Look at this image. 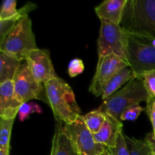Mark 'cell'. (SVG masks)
Instances as JSON below:
<instances>
[{
    "label": "cell",
    "mask_w": 155,
    "mask_h": 155,
    "mask_svg": "<svg viewBox=\"0 0 155 155\" xmlns=\"http://www.w3.org/2000/svg\"><path fill=\"white\" fill-rule=\"evenodd\" d=\"M127 2V0H106L95 7V13L100 21L120 24Z\"/></svg>",
    "instance_id": "cell-14"
},
{
    "label": "cell",
    "mask_w": 155,
    "mask_h": 155,
    "mask_svg": "<svg viewBox=\"0 0 155 155\" xmlns=\"http://www.w3.org/2000/svg\"><path fill=\"white\" fill-rule=\"evenodd\" d=\"M120 26L129 35L155 39V0H127Z\"/></svg>",
    "instance_id": "cell-1"
},
{
    "label": "cell",
    "mask_w": 155,
    "mask_h": 155,
    "mask_svg": "<svg viewBox=\"0 0 155 155\" xmlns=\"http://www.w3.org/2000/svg\"><path fill=\"white\" fill-rule=\"evenodd\" d=\"M149 94L146 90L142 77H134L109 98L103 101L98 110L111 115L120 120L124 110L142 101H147Z\"/></svg>",
    "instance_id": "cell-3"
},
{
    "label": "cell",
    "mask_w": 155,
    "mask_h": 155,
    "mask_svg": "<svg viewBox=\"0 0 155 155\" xmlns=\"http://www.w3.org/2000/svg\"><path fill=\"white\" fill-rule=\"evenodd\" d=\"M10 149H5V148H0V155H9Z\"/></svg>",
    "instance_id": "cell-29"
},
{
    "label": "cell",
    "mask_w": 155,
    "mask_h": 155,
    "mask_svg": "<svg viewBox=\"0 0 155 155\" xmlns=\"http://www.w3.org/2000/svg\"><path fill=\"white\" fill-rule=\"evenodd\" d=\"M129 67L127 61L114 54L98 57L96 71L89 91L95 97L102 95L103 89L107 83L124 68Z\"/></svg>",
    "instance_id": "cell-7"
},
{
    "label": "cell",
    "mask_w": 155,
    "mask_h": 155,
    "mask_svg": "<svg viewBox=\"0 0 155 155\" xmlns=\"http://www.w3.org/2000/svg\"><path fill=\"white\" fill-rule=\"evenodd\" d=\"M145 111L148 114V118L151 123L153 127V133L155 134V98L149 96L148 101H146Z\"/></svg>",
    "instance_id": "cell-26"
},
{
    "label": "cell",
    "mask_w": 155,
    "mask_h": 155,
    "mask_svg": "<svg viewBox=\"0 0 155 155\" xmlns=\"http://www.w3.org/2000/svg\"><path fill=\"white\" fill-rule=\"evenodd\" d=\"M127 61L135 77L155 71V47L150 41L128 34Z\"/></svg>",
    "instance_id": "cell-5"
},
{
    "label": "cell",
    "mask_w": 155,
    "mask_h": 155,
    "mask_svg": "<svg viewBox=\"0 0 155 155\" xmlns=\"http://www.w3.org/2000/svg\"><path fill=\"white\" fill-rule=\"evenodd\" d=\"M25 61L28 64L35 80L45 85L50 80L58 78L51 62L49 51L37 48L30 51Z\"/></svg>",
    "instance_id": "cell-10"
},
{
    "label": "cell",
    "mask_w": 155,
    "mask_h": 155,
    "mask_svg": "<svg viewBox=\"0 0 155 155\" xmlns=\"http://www.w3.org/2000/svg\"><path fill=\"white\" fill-rule=\"evenodd\" d=\"M145 139L149 145L152 154L155 155V134L154 133H149L145 136Z\"/></svg>",
    "instance_id": "cell-28"
},
{
    "label": "cell",
    "mask_w": 155,
    "mask_h": 155,
    "mask_svg": "<svg viewBox=\"0 0 155 155\" xmlns=\"http://www.w3.org/2000/svg\"><path fill=\"white\" fill-rule=\"evenodd\" d=\"M128 33L120 24L107 21H101L97 47L98 57L114 54L127 61Z\"/></svg>",
    "instance_id": "cell-6"
},
{
    "label": "cell",
    "mask_w": 155,
    "mask_h": 155,
    "mask_svg": "<svg viewBox=\"0 0 155 155\" xmlns=\"http://www.w3.org/2000/svg\"><path fill=\"white\" fill-rule=\"evenodd\" d=\"M141 77L143 79L145 87L150 96L155 98V71L146 73Z\"/></svg>",
    "instance_id": "cell-25"
},
{
    "label": "cell",
    "mask_w": 155,
    "mask_h": 155,
    "mask_svg": "<svg viewBox=\"0 0 155 155\" xmlns=\"http://www.w3.org/2000/svg\"><path fill=\"white\" fill-rule=\"evenodd\" d=\"M64 130L75 144L80 155H101L105 151V146L95 141L93 134L83 120V115L74 122L64 124Z\"/></svg>",
    "instance_id": "cell-8"
},
{
    "label": "cell",
    "mask_w": 155,
    "mask_h": 155,
    "mask_svg": "<svg viewBox=\"0 0 155 155\" xmlns=\"http://www.w3.org/2000/svg\"><path fill=\"white\" fill-rule=\"evenodd\" d=\"M36 5L33 2H27L20 9H17L16 0H4L2 3L0 12V21L15 20L19 21L22 17L28 15V13L36 8Z\"/></svg>",
    "instance_id": "cell-15"
},
{
    "label": "cell",
    "mask_w": 155,
    "mask_h": 155,
    "mask_svg": "<svg viewBox=\"0 0 155 155\" xmlns=\"http://www.w3.org/2000/svg\"><path fill=\"white\" fill-rule=\"evenodd\" d=\"M83 119L86 127L94 135L101 130L106 120V114L96 109L83 115Z\"/></svg>",
    "instance_id": "cell-18"
},
{
    "label": "cell",
    "mask_w": 155,
    "mask_h": 155,
    "mask_svg": "<svg viewBox=\"0 0 155 155\" xmlns=\"http://www.w3.org/2000/svg\"><path fill=\"white\" fill-rule=\"evenodd\" d=\"M130 155H152L151 148L145 139H136L124 134Z\"/></svg>",
    "instance_id": "cell-19"
},
{
    "label": "cell",
    "mask_w": 155,
    "mask_h": 155,
    "mask_svg": "<svg viewBox=\"0 0 155 155\" xmlns=\"http://www.w3.org/2000/svg\"><path fill=\"white\" fill-rule=\"evenodd\" d=\"M134 77H136L134 73L130 67H127L121 70L104 86L101 96L102 101L106 100L114 92L120 89L123 85L127 83Z\"/></svg>",
    "instance_id": "cell-16"
},
{
    "label": "cell",
    "mask_w": 155,
    "mask_h": 155,
    "mask_svg": "<svg viewBox=\"0 0 155 155\" xmlns=\"http://www.w3.org/2000/svg\"><path fill=\"white\" fill-rule=\"evenodd\" d=\"M106 114V120L101 127V130L93 135L94 139L97 143L105 146L106 148H112L116 145L119 133L123 131L122 121L116 119L111 115Z\"/></svg>",
    "instance_id": "cell-12"
},
{
    "label": "cell",
    "mask_w": 155,
    "mask_h": 155,
    "mask_svg": "<svg viewBox=\"0 0 155 155\" xmlns=\"http://www.w3.org/2000/svg\"><path fill=\"white\" fill-rule=\"evenodd\" d=\"M21 64V61L0 52V84L8 80H13Z\"/></svg>",
    "instance_id": "cell-17"
},
{
    "label": "cell",
    "mask_w": 155,
    "mask_h": 155,
    "mask_svg": "<svg viewBox=\"0 0 155 155\" xmlns=\"http://www.w3.org/2000/svg\"><path fill=\"white\" fill-rule=\"evenodd\" d=\"M37 48L32 21L28 15L17 21L13 28L0 41V52L21 61H25L30 51Z\"/></svg>",
    "instance_id": "cell-4"
},
{
    "label": "cell",
    "mask_w": 155,
    "mask_h": 155,
    "mask_svg": "<svg viewBox=\"0 0 155 155\" xmlns=\"http://www.w3.org/2000/svg\"><path fill=\"white\" fill-rule=\"evenodd\" d=\"M17 21H15V20L0 21V41L13 28V27L15 25Z\"/></svg>",
    "instance_id": "cell-27"
},
{
    "label": "cell",
    "mask_w": 155,
    "mask_h": 155,
    "mask_svg": "<svg viewBox=\"0 0 155 155\" xmlns=\"http://www.w3.org/2000/svg\"><path fill=\"white\" fill-rule=\"evenodd\" d=\"M152 155H154V154H152Z\"/></svg>",
    "instance_id": "cell-32"
},
{
    "label": "cell",
    "mask_w": 155,
    "mask_h": 155,
    "mask_svg": "<svg viewBox=\"0 0 155 155\" xmlns=\"http://www.w3.org/2000/svg\"><path fill=\"white\" fill-rule=\"evenodd\" d=\"M150 42H151V45H152L153 46L155 47V39H153V40L150 41Z\"/></svg>",
    "instance_id": "cell-31"
},
{
    "label": "cell",
    "mask_w": 155,
    "mask_h": 155,
    "mask_svg": "<svg viewBox=\"0 0 155 155\" xmlns=\"http://www.w3.org/2000/svg\"><path fill=\"white\" fill-rule=\"evenodd\" d=\"M101 155H110V153H109L107 148H105V151H104V152L103 153V154H101Z\"/></svg>",
    "instance_id": "cell-30"
},
{
    "label": "cell",
    "mask_w": 155,
    "mask_h": 155,
    "mask_svg": "<svg viewBox=\"0 0 155 155\" xmlns=\"http://www.w3.org/2000/svg\"><path fill=\"white\" fill-rule=\"evenodd\" d=\"M22 103L15 92L13 80H8L0 84V118L15 119Z\"/></svg>",
    "instance_id": "cell-11"
},
{
    "label": "cell",
    "mask_w": 155,
    "mask_h": 155,
    "mask_svg": "<svg viewBox=\"0 0 155 155\" xmlns=\"http://www.w3.org/2000/svg\"><path fill=\"white\" fill-rule=\"evenodd\" d=\"M85 65L80 58H74L69 62L68 68V74L71 77H75L84 71Z\"/></svg>",
    "instance_id": "cell-24"
},
{
    "label": "cell",
    "mask_w": 155,
    "mask_h": 155,
    "mask_svg": "<svg viewBox=\"0 0 155 155\" xmlns=\"http://www.w3.org/2000/svg\"><path fill=\"white\" fill-rule=\"evenodd\" d=\"M144 110H145V107H142L140 104H136L129 107L121 114L120 121H135Z\"/></svg>",
    "instance_id": "cell-23"
},
{
    "label": "cell",
    "mask_w": 155,
    "mask_h": 155,
    "mask_svg": "<svg viewBox=\"0 0 155 155\" xmlns=\"http://www.w3.org/2000/svg\"><path fill=\"white\" fill-rule=\"evenodd\" d=\"M15 119L0 118V148L10 149V139Z\"/></svg>",
    "instance_id": "cell-20"
},
{
    "label": "cell",
    "mask_w": 155,
    "mask_h": 155,
    "mask_svg": "<svg viewBox=\"0 0 155 155\" xmlns=\"http://www.w3.org/2000/svg\"><path fill=\"white\" fill-rule=\"evenodd\" d=\"M42 108L39 104L34 101H28L21 104L18 112V118L21 122H24L33 113L42 114Z\"/></svg>",
    "instance_id": "cell-21"
},
{
    "label": "cell",
    "mask_w": 155,
    "mask_h": 155,
    "mask_svg": "<svg viewBox=\"0 0 155 155\" xmlns=\"http://www.w3.org/2000/svg\"><path fill=\"white\" fill-rule=\"evenodd\" d=\"M107 149H108L110 155H130L124 131H121L119 133L114 148H107Z\"/></svg>",
    "instance_id": "cell-22"
},
{
    "label": "cell",
    "mask_w": 155,
    "mask_h": 155,
    "mask_svg": "<svg viewBox=\"0 0 155 155\" xmlns=\"http://www.w3.org/2000/svg\"><path fill=\"white\" fill-rule=\"evenodd\" d=\"M50 155H80L75 144L65 133L62 122H58Z\"/></svg>",
    "instance_id": "cell-13"
},
{
    "label": "cell",
    "mask_w": 155,
    "mask_h": 155,
    "mask_svg": "<svg viewBox=\"0 0 155 155\" xmlns=\"http://www.w3.org/2000/svg\"><path fill=\"white\" fill-rule=\"evenodd\" d=\"M15 92L18 99L22 104L30 101L32 99H40L45 98L44 85L35 80L27 62L22 64L13 80Z\"/></svg>",
    "instance_id": "cell-9"
},
{
    "label": "cell",
    "mask_w": 155,
    "mask_h": 155,
    "mask_svg": "<svg viewBox=\"0 0 155 155\" xmlns=\"http://www.w3.org/2000/svg\"><path fill=\"white\" fill-rule=\"evenodd\" d=\"M44 87L46 103L58 122L69 124L81 116L82 110L76 101L74 91L65 80L58 77L45 83Z\"/></svg>",
    "instance_id": "cell-2"
}]
</instances>
